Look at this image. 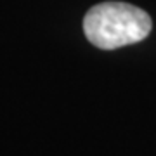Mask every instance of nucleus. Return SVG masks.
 I'll return each instance as SVG.
<instances>
[{
	"mask_svg": "<svg viewBox=\"0 0 156 156\" xmlns=\"http://www.w3.org/2000/svg\"><path fill=\"white\" fill-rule=\"evenodd\" d=\"M151 28L149 14L125 2L99 4L83 19L85 37L92 45L104 50L137 44L151 33Z\"/></svg>",
	"mask_w": 156,
	"mask_h": 156,
	"instance_id": "nucleus-1",
	"label": "nucleus"
}]
</instances>
